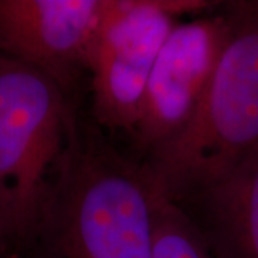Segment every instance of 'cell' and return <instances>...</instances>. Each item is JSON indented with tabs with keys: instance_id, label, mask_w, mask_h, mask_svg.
<instances>
[{
	"instance_id": "9",
	"label": "cell",
	"mask_w": 258,
	"mask_h": 258,
	"mask_svg": "<svg viewBox=\"0 0 258 258\" xmlns=\"http://www.w3.org/2000/svg\"><path fill=\"white\" fill-rule=\"evenodd\" d=\"M10 244H12V241H10L8 230H6L5 224H3L2 218H0V258H2V255H3L5 252H6V249H8V247H9Z\"/></svg>"
},
{
	"instance_id": "2",
	"label": "cell",
	"mask_w": 258,
	"mask_h": 258,
	"mask_svg": "<svg viewBox=\"0 0 258 258\" xmlns=\"http://www.w3.org/2000/svg\"><path fill=\"white\" fill-rule=\"evenodd\" d=\"M208 88L185 129L144 159L159 198L181 203L258 147V12L238 6Z\"/></svg>"
},
{
	"instance_id": "1",
	"label": "cell",
	"mask_w": 258,
	"mask_h": 258,
	"mask_svg": "<svg viewBox=\"0 0 258 258\" xmlns=\"http://www.w3.org/2000/svg\"><path fill=\"white\" fill-rule=\"evenodd\" d=\"M157 203L142 162L75 137L18 247L33 258H154Z\"/></svg>"
},
{
	"instance_id": "10",
	"label": "cell",
	"mask_w": 258,
	"mask_h": 258,
	"mask_svg": "<svg viewBox=\"0 0 258 258\" xmlns=\"http://www.w3.org/2000/svg\"><path fill=\"white\" fill-rule=\"evenodd\" d=\"M254 5H255V9H257V12H258V2H255Z\"/></svg>"
},
{
	"instance_id": "7",
	"label": "cell",
	"mask_w": 258,
	"mask_h": 258,
	"mask_svg": "<svg viewBox=\"0 0 258 258\" xmlns=\"http://www.w3.org/2000/svg\"><path fill=\"white\" fill-rule=\"evenodd\" d=\"M188 215L212 258H258V147L228 174L194 194Z\"/></svg>"
},
{
	"instance_id": "4",
	"label": "cell",
	"mask_w": 258,
	"mask_h": 258,
	"mask_svg": "<svg viewBox=\"0 0 258 258\" xmlns=\"http://www.w3.org/2000/svg\"><path fill=\"white\" fill-rule=\"evenodd\" d=\"M211 8L198 0H115L86 57L96 122L134 135L148 79L176 18Z\"/></svg>"
},
{
	"instance_id": "8",
	"label": "cell",
	"mask_w": 258,
	"mask_h": 258,
	"mask_svg": "<svg viewBox=\"0 0 258 258\" xmlns=\"http://www.w3.org/2000/svg\"><path fill=\"white\" fill-rule=\"evenodd\" d=\"M154 258H212L200 228L181 205L158 198Z\"/></svg>"
},
{
	"instance_id": "5",
	"label": "cell",
	"mask_w": 258,
	"mask_h": 258,
	"mask_svg": "<svg viewBox=\"0 0 258 258\" xmlns=\"http://www.w3.org/2000/svg\"><path fill=\"white\" fill-rule=\"evenodd\" d=\"M234 26L232 15L178 22L149 75L132 139L149 157L176 138L197 111Z\"/></svg>"
},
{
	"instance_id": "6",
	"label": "cell",
	"mask_w": 258,
	"mask_h": 258,
	"mask_svg": "<svg viewBox=\"0 0 258 258\" xmlns=\"http://www.w3.org/2000/svg\"><path fill=\"white\" fill-rule=\"evenodd\" d=\"M115 0H0V55L28 63L63 88L86 57Z\"/></svg>"
},
{
	"instance_id": "3",
	"label": "cell",
	"mask_w": 258,
	"mask_h": 258,
	"mask_svg": "<svg viewBox=\"0 0 258 258\" xmlns=\"http://www.w3.org/2000/svg\"><path fill=\"white\" fill-rule=\"evenodd\" d=\"M66 88L0 55V218L16 247L74 142Z\"/></svg>"
}]
</instances>
